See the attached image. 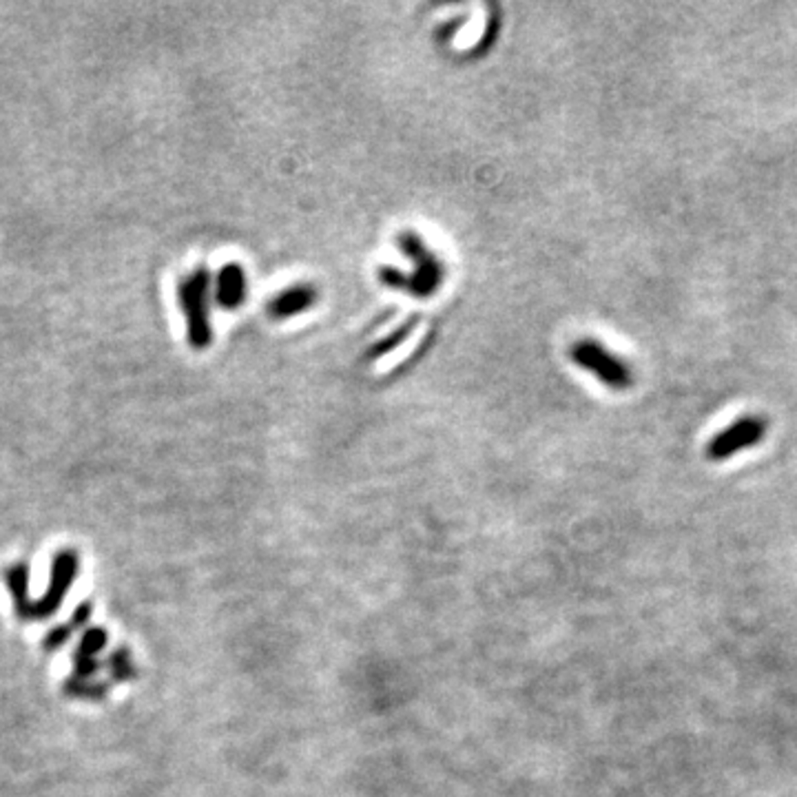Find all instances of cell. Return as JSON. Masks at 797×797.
I'll return each instance as SVG.
<instances>
[{
	"label": "cell",
	"mask_w": 797,
	"mask_h": 797,
	"mask_svg": "<svg viewBox=\"0 0 797 797\" xmlns=\"http://www.w3.org/2000/svg\"><path fill=\"white\" fill-rule=\"evenodd\" d=\"M401 255L413 264V271H401L397 266H382L379 280L382 284L408 295L428 300L439 292L445 281V261L432 250V246L413 229L401 230L397 238Z\"/></svg>",
	"instance_id": "cell-1"
},
{
	"label": "cell",
	"mask_w": 797,
	"mask_h": 797,
	"mask_svg": "<svg viewBox=\"0 0 797 797\" xmlns=\"http://www.w3.org/2000/svg\"><path fill=\"white\" fill-rule=\"evenodd\" d=\"M210 300H213V275L209 269L199 266L179 280L178 303L187 322V342L193 351H207L213 343Z\"/></svg>",
	"instance_id": "cell-2"
},
{
	"label": "cell",
	"mask_w": 797,
	"mask_h": 797,
	"mask_svg": "<svg viewBox=\"0 0 797 797\" xmlns=\"http://www.w3.org/2000/svg\"><path fill=\"white\" fill-rule=\"evenodd\" d=\"M569 359L611 390H627L634 383V373H631L629 363L596 339L576 342L569 348Z\"/></svg>",
	"instance_id": "cell-3"
},
{
	"label": "cell",
	"mask_w": 797,
	"mask_h": 797,
	"mask_svg": "<svg viewBox=\"0 0 797 797\" xmlns=\"http://www.w3.org/2000/svg\"><path fill=\"white\" fill-rule=\"evenodd\" d=\"M78 554L74 549H60L51 560V576H49V588L45 591L43 598H38L32 603V611H29V620H47L63 605L66 591L74 585L76 576H78Z\"/></svg>",
	"instance_id": "cell-4"
},
{
	"label": "cell",
	"mask_w": 797,
	"mask_h": 797,
	"mask_svg": "<svg viewBox=\"0 0 797 797\" xmlns=\"http://www.w3.org/2000/svg\"><path fill=\"white\" fill-rule=\"evenodd\" d=\"M766 430H769V421L764 416H742V419L733 421L729 428L718 432L707 445V456L711 461H724L729 456L738 455V452L749 450L755 444L764 439Z\"/></svg>",
	"instance_id": "cell-5"
},
{
	"label": "cell",
	"mask_w": 797,
	"mask_h": 797,
	"mask_svg": "<svg viewBox=\"0 0 797 797\" xmlns=\"http://www.w3.org/2000/svg\"><path fill=\"white\" fill-rule=\"evenodd\" d=\"M213 297L222 311H238L249 297V277L240 261H226L213 281Z\"/></svg>",
	"instance_id": "cell-6"
},
{
	"label": "cell",
	"mask_w": 797,
	"mask_h": 797,
	"mask_svg": "<svg viewBox=\"0 0 797 797\" xmlns=\"http://www.w3.org/2000/svg\"><path fill=\"white\" fill-rule=\"evenodd\" d=\"M317 300H319V291L315 284H311V281H297V284L288 286L284 291L277 292V295L269 301V306H266V312H269V317L275 319V322H286V319L311 311V308L317 303Z\"/></svg>",
	"instance_id": "cell-7"
},
{
	"label": "cell",
	"mask_w": 797,
	"mask_h": 797,
	"mask_svg": "<svg viewBox=\"0 0 797 797\" xmlns=\"http://www.w3.org/2000/svg\"><path fill=\"white\" fill-rule=\"evenodd\" d=\"M5 583H7L9 594H12L14 609H16L18 618L29 622V611L32 603L29 600V565L27 563H14L5 569Z\"/></svg>",
	"instance_id": "cell-8"
},
{
	"label": "cell",
	"mask_w": 797,
	"mask_h": 797,
	"mask_svg": "<svg viewBox=\"0 0 797 797\" xmlns=\"http://www.w3.org/2000/svg\"><path fill=\"white\" fill-rule=\"evenodd\" d=\"M65 693L74 698H85V700H102L107 696V685L82 680V678H69L65 682Z\"/></svg>",
	"instance_id": "cell-9"
},
{
	"label": "cell",
	"mask_w": 797,
	"mask_h": 797,
	"mask_svg": "<svg viewBox=\"0 0 797 797\" xmlns=\"http://www.w3.org/2000/svg\"><path fill=\"white\" fill-rule=\"evenodd\" d=\"M107 665H109L111 676L116 682H125V680H131V678H136V667H133L128 649L113 651V654L109 656V660H107Z\"/></svg>",
	"instance_id": "cell-10"
},
{
	"label": "cell",
	"mask_w": 797,
	"mask_h": 797,
	"mask_svg": "<svg viewBox=\"0 0 797 797\" xmlns=\"http://www.w3.org/2000/svg\"><path fill=\"white\" fill-rule=\"evenodd\" d=\"M107 640H109V636H107V631L100 629V627H94V629H87L85 636H82L78 649H76L74 654L76 656L96 658V654H100V651L107 647Z\"/></svg>",
	"instance_id": "cell-11"
},
{
	"label": "cell",
	"mask_w": 797,
	"mask_h": 797,
	"mask_svg": "<svg viewBox=\"0 0 797 797\" xmlns=\"http://www.w3.org/2000/svg\"><path fill=\"white\" fill-rule=\"evenodd\" d=\"M74 625L71 622H66V625H58L54 627V629L49 631L47 638H45V651H58L60 647H65L66 642H69L71 634H74Z\"/></svg>",
	"instance_id": "cell-12"
},
{
	"label": "cell",
	"mask_w": 797,
	"mask_h": 797,
	"mask_svg": "<svg viewBox=\"0 0 797 797\" xmlns=\"http://www.w3.org/2000/svg\"><path fill=\"white\" fill-rule=\"evenodd\" d=\"M414 323L416 322H410V323H405L404 328H399L397 332H393V335H390L388 339H383L382 343H377V346H374V357H382V354H385L388 351H394V348L399 346L401 342H404L405 337L410 335V332H413V328H414Z\"/></svg>",
	"instance_id": "cell-13"
},
{
	"label": "cell",
	"mask_w": 797,
	"mask_h": 797,
	"mask_svg": "<svg viewBox=\"0 0 797 797\" xmlns=\"http://www.w3.org/2000/svg\"><path fill=\"white\" fill-rule=\"evenodd\" d=\"M91 614H94V605L89 603V600H85V603H80L74 609V616H71V625H74V629H80V627H85L87 622H89Z\"/></svg>",
	"instance_id": "cell-14"
}]
</instances>
